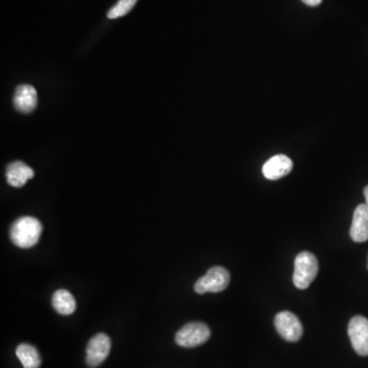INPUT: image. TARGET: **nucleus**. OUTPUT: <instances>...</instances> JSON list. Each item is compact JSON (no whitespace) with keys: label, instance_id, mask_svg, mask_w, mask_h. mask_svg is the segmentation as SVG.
Returning <instances> with one entry per match:
<instances>
[{"label":"nucleus","instance_id":"nucleus-7","mask_svg":"<svg viewBox=\"0 0 368 368\" xmlns=\"http://www.w3.org/2000/svg\"><path fill=\"white\" fill-rule=\"evenodd\" d=\"M112 344L109 335L98 333L94 335L86 348V363L89 367H98L109 356Z\"/></svg>","mask_w":368,"mask_h":368},{"label":"nucleus","instance_id":"nucleus-14","mask_svg":"<svg viewBox=\"0 0 368 368\" xmlns=\"http://www.w3.org/2000/svg\"><path fill=\"white\" fill-rule=\"evenodd\" d=\"M137 0H119L116 6L109 10L107 12V18L109 19H118L128 14L133 6L137 3Z\"/></svg>","mask_w":368,"mask_h":368},{"label":"nucleus","instance_id":"nucleus-13","mask_svg":"<svg viewBox=\"0 0 368 368\" xmlns=\"http://www.w3.org/2000/svg\"><path fill=\"white\" fill-rule=\"evenodd\" d=\"M17 357L24 368H40L41 358L37 349L30 344H21L16 350Z\"/></svg>","mask_w":368,"mask_h":368},{"label":"nucleus","instance_id":"nucleus-1","mask_svg":"<svg viewBox=\"0 0 368 368\" xmlns=\"http://www.w3.org/2000/svg\"><path fill=\"white\" fill-rule=\"evenodd\" d=\"M42 232V225L38 219L24 216L15 221L10 227V240L17 247L29 249L37 244Z\"/></svg>","mask_w":368,"mask_h":368},{"label":"nucleus","instance_id":"nucleus-5","mask_svg":"<svg viewBox=\"0 0 368 368\" xmlns=\"http://www.w3.org/2000/svg\"><path fill=\"white\" fill-rule=\"evenodd\" d=\"M274 326L277 327V333L281 335L286 341L295 342L300 341L303 335V326L300 319L292 312H279L275 316Z\"/></svg>","mask_w":368,"mask_h":368},{"label":"nucleus","instance_id":"nucleus-4","mask_svg":"<svg viewBox=\"0 0 368 368\" xmlns=\"http://www.w3.org/2000/svg\"><path fill=\"white\" fill-rule=\"evenodd\" d=\"M230 283V274L225 268L220 266L209 269L206 275L198 279L195 290L200 295L206 292H220L227 288Z\"/></svg>","mask_w":368,"mask_h":368},{"label":"nucleus","instance_id":"nucleus-11","mask_svg":"<svg viewBox=\"0 0 368 368\" xmlns=\"http://www.w3.org/2000/svg\"><path fill=\"white\" fill-rule=\"evenodd\" d=\"M34 171L23 162L10 164L6 168V180L12 187H21L33 178Z\"/></svg>","mask_w":368,"mask_h":368},{"label":"nucleus","instance_id":"nucleus-10","mask_svg":"<svg viewBox=\"0 0 368 368\" xmlns=\"http://www.w3.org/2000/svg\"><path fill=\"white\" fill-rule=\"evenodd\" d=\"M350 236L354 242L365 243L368 240V206L361 204L355 209L353 215Z\"/></svg>","mask_w":368,"mask_h":368},{"label":"nucleus","instance_id":"nucleus-16","mask_svg":"<svg viewBox=\"0 0 368 368\" xmlns=\"http://www.w3.org/2000/svg\"><path fill=\"white\" fill-rule=\"evenodd\" d=\"M365 201H367V204L368 206V185L365 189Z\"/></svg>","mask_w":368,"mask_h":368},{"label":"nucleus","instance_id":"nucleus-6","mask_svg":"<svg viewBox=\"0 0 368 368\" xmlns=\"http://www.w3.org/2000/svg\"><path fill=\"white\" fill-rule=\"evenodd\" d=\"M348 335L355 352L360 356H368L367 318L354 316L349 322Z\"/></svg>","mask_w":368,"mask_h":368},{"label":"nucleus","instance_id":"nucleus-8","mask_svg":"<svg viewBox=\"0 0 368 368\" xmlns=\"http://www.w3.org/2000/svg\"><path fill=\"white\" fill-rule=\"evenodd\" d=\"M292 167L294 164L288 157L285 155H277L264 164L262 172L266 179L279 180L290 174Z\"/></svg>","mask_w":368,"mask_h":368},{"label":"nucleus","instance_id":"nucleus-17","mask_svg":"<svg viewBox=\"0 0 368 368\" xmlns=\"http://www.w3.org/2000/svg\"><path fill=\"white\" fill-rule=\"evenodd\" d=\"M367 267H368V263H367Z\"/></svg>","mask_w":368,"mask_h":368},{"label":"nucleus","instance_id":"nucleus-9","mask_svg":"<svg viewBox=\"0 0 368 368\" xmlns=\"http://www.w3.org/2000/svg\"><path fill=\"white\" fill-rule=\"evenodd\" d=\"M37 92L35 88L29 84L17 87L14 96V105L17 111L23 114H30L37 107Z\"/></svg>","mask_w":368,"mask_h":368},{"label":"nucleus","instance_id":"nucleus-12","mask_svg":"<svg viewBox=\"0 0 368 368\" xmlns=\"http://www.w3.org/2000/svg\"><path fill=\"white\" fill-rule=\"evenodd\" d=\"M53 307L62 315H71L76 310V301L67 290H59L53 295Z\"/></svg>","mask_w":368,"mask_h":368},{"label":"nucleus","instance_id":"nucleus-3","mask_svg":"<svg viewBox=\"0 0 368 368\" xmlns=\"http://www.w3.org/2000/svg\"><path fill=\"white\" fill-rule=\"evenodd\" d=\"M211 331L203 322H191L185 324L175 335L178 346L184 348H195L203 345L210 339Z\"/></svg>","mask_w":368,"mask_h":368},{"label":"nucleus","instance_id":"nucleus-2","mask_svg":"<svg viewBox=\"0 0 368 368\" xmlns=\"http://www.w3.org/2000/svg\"><path fill=\"white\" fill-rule=\"evenodd\" d=\"M318 273L317 258L310 252H302L295 260L292 281L296 288L305 290L309 288Z\"/></svg>","mask_w":368,"mask_h":368},{"label":"nucleus","instance_id":"nucleus-15","mask_svg":"<svg viewBox=\"0 0 368 368\" xmlns=\"http://www.w3.org/2000/svg\"><path fill=\"white\" fill-rule=\"evenodd\" d=\"M304 3H306L307 6H317L322 3V0H302Z\"/></svg>","mask_w":368,"mask_h":368}]
</instances>
